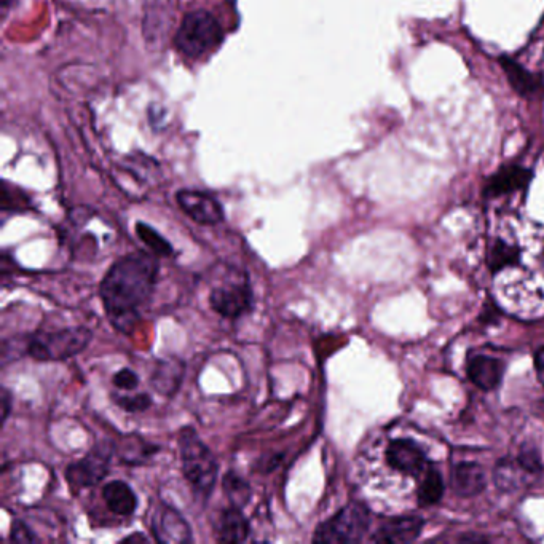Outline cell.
Instances as JSON below:
<instances>
[{"label": "cell", "instance_id": "ac0fdd59", "mask_svg": "<svg viewBox=\"0 0 544 544\" xmlns=\"http://www.w3.org/2000/svg\"><path fill=\"white\" fill-rule=\"evenodd\" d=\"M184 363L176 358H165L158 361L152 374V387L163 396H173L179 390L184 377Z\"/></svg>", "mask_w": 544, "mask_h": 544}, {"label": "cell", "instance_id": "ba28073f", "mask_svg": "<svg viewBox=\"0 0 544 544\" xmlns=\"http://www.w3.org/2000/svg\"><path fill=\"white\" fill-rule=\"evenodd\" d=\"M541 471L537 455L522 454L517 458H506L493 471V481L501 492H516L529 484L533 476Z\"/></svg>", "mask_w": 544, "mask_h": 544}, {"label": "cell", "instance_id": "603a6c76", "mask_svg": "<svg viewBox=\"0 0 544 544\" xmlns=\"http://www.w3.org/2000/svg\"><path fill=\"white\" fill-rule=\"evenodd\" d=\"M115 403L130 414H136V412H144L149 409L152 406V399L146 393H141V395L135 396H117Z\"/></svg>", "mask_w": 544, "mask_h": 544}, {"label": "cell", "instance_id": "7402d4cb", "mask_svg": "<svg viewBox=\"0 0 544 544\" xmlns=\"http://www.w3.org/2000/svg\"><path fill=\"white\" fill-rule=\"evenodd\" d=\"M136 233H138V237L141 238L142 243H144L155 256H171V254H173L174 249L173 246H171L170 241L165 240L157 230L152 229L146 222H138V224H136Z\"/></svg>", "mask_w": 544, "mask_h": 544}, {"label": "cell", "instance_id": "7c38bea8", "mask_svg": "<svg viewBox=\"0 0 544 544\" xmlns=\"http://www.w3.org/2000/svg\"><path fill=\"white\" fill-rule=\"evenodd\" d=\"M500 66L517 95L525 99H537L544 95V80L540 75L533 74L509 56H501Z\"/></svg>", "mask_w": 544, "mask_h": 544}, {"label": "cell", "instance_id": "f1b7e54d", "mask_svg": "<svg viewBox=\"0 0 544 544\" xmlns=\"http://www.w3.org/2000/svg\"><path fill=\"white\" fill-rule=\"evenodd\" d=\"M10 2H12V0H0V5H2V7L4 8H7L8 5H10Z\"/></svg>", "mask_w": 544, "mask_h": 544}, {"label": "cell", "instance_id": "ffe728a7", "mask_svg": "<svg viewBox=\"0 0 544 544\" xmlns=\"http://www.w3.org/2000/svg\"><path fill=\"white\" fill-rule=\"evenodd\" d=\"M442 495H444V481H442L441 473L430 465V468L423 474L422 482L418 484V505L422 508L436 505L441 501Z\"/></svg>", "mask_w": 544, "mask_h": 544}, {"label": "cell", "instance_id": "44dd1931", "mask_svg": "<svg viewBox=\"0 0 544 544\" xmlns=\"http://www.w3.org/2000/svg\"><path fill=\"white\" fill-rule=\"evenodd\" d=\"M222 489H224L225 497L229 498L230 506L243 508L248 503L249 498H251V487L237 473L225 474L224 481H222Z\"/></svg>", "mask_w": 544, "mask_h": 544}, {"label": "cell", "instance_id": "30bf717a", "mask_svg": "<svg viewBox=\"0 0 544 544\" xmlns=\"http://www.w3.org/2000/svg\"><path fill=\"white\" fill-rule=\"evenodd\" d=\"M176 202L182 211L202 225H217L224 221V208L213 195L200 190L184 189L176 194Z\"/></svg>", "mask_w": 544, "mask_h": 544}, {"label": "cell", "instance_id": "83f0119b", "mask_svg": "<svg viewBox=\"0 0 544 544\" xmlns=\"http://www.w3.org/2000/svg\"><path fill=\"white\" fill-rule=\"evenodd\" d=\"M133 540H141V541H147V538L146 537H142V535H135V537H130V538H125V540L123 541H127V543H130V541H133Z\"/></svg>", "mask_w": 544, "mask_h": 544}, {"label": "cell", "instance_id": "7a4b0ae2", "mask_svg": "<svg viewBox=\"0 0 544 544\" xmlns=\"http://www.w3.org/2000/svg\"><path fill=\"white\" fill-rule=\"evenodd\" d=\"M178 447L182 473L198 497L208 500L216 487L219 474L216 457L192 426L182 428Z\"/></svg>", "mask_w": 544, "mask_h": 544}, {"label": "cell", "instance_id": "8992f818", "mask_svg": "<svg viewBox=\"0 0 544 544\" xmlns=\"http://www.w3.org/2000/svg\"><path fill=\"white\" fill-rule=\"evenodd\" d=\"M112 454H114V447L103 442L93 447L85 457L80 458L79 462L72 463L66 471V477L72 489L79 492L103 481L109 473Z\"/></svg>", "mask_w": 544, "mask_h": 544}, {"label": "cell", "instance_id": "4316f807", "mask_svg": "<svg viewBox=\"0 0 544 544\" xmlns=\"http://www.w3.org/2000/svg\"><path fill=\"white\" fill-rule=\"evenodd\" d=\"M10 407H12V396H10L8 390H4L2 391V420H4V423L7 422Z\"/></svg>", "mask_w": 544, "mask_h": 544}, {"label": "cell", "instance_id": "2e32d148", "mask_svg": "<svg viewBox=\"0 0 544 544\" xmlns=\"http://www.w3.org/2000/svg\"><path fill=\"white\" fill-rule=\"evenodd\" d=\"M487 485L484 468L473 462L458 463L450 471V487L458 497H476Z\"/></svg>", "mask_w": 544, "mask_h": 544}, {"label": "cell", "instance_id": "484cf974", "mask_svg": "<svg viewBox=\"0 0 544 544\" xmlns=\"http://www.w3.org/2000/svg\"><path fill=\"white\" fill-rule=\"evenodd\" d=\"M535 371H537L538 380L544 385V347L535 353Z\"/></svg>", "mask_w": 544, "mask_h": 544}, {"label": "cell", "instance_id": "52a82bcc", "mask_svg": "<svg viewBox=\"0 0 544 544\" xmlns=\"http://www.w3.org/2000/svg\"><path fill=\"white\" fill-rule=\"evenodd\" d=\"M253 304V289L246 280L217 286L209 296V305L225 320H238L253 308Z\"/></svg>", "mask_w": 544, "mask_h": 544}, {"label": "cell", "instance_id": "9c48e42d", "mask_svg": "<svg viewBox=\"0 0 544 544\" xmlns=\"http://www.w3.org/2000/svg\"><path fill=\"white\" fill-rule=\"evenodd\" d=\"M385 455L391 470L404 476L420 477L430 468L422 447L412 439H393L388 442Z\"/></svg>", "mask_w": 544, "mask_h": 544}, {"label": "cell", "instance_id": "8fae6325", "mask_svg": "<svg viewBox=\"0 0 544 544\" xmlns=\"http://www.w3.org/2000/svg\"><path fill=\"white\" fill-rule=\"evenodd\" d=\"M152 533L160 543H190L192 530L173 506H158L152 517Z\"/></svg>", "mask_w": 544, "mask_h": 544}, {"label": "cell", "instance_id": "d4e9b609", "mask_svg": "<svg viewBox=\"0 0 544 544\" xmlns=\"http://www.w3.org/2000/svg\"><path fill=\"white\" fill-rule=\"evenodd\" d=\"M12 541L13 543L28 544L37 541L36 535L31 532L28 525L24 522L16 521L12 527Z\"/></svg>", "mask_w": 544, "mask_h": 544}, {"label": "cell", "instance_id": "277c9868", "mask_svg": "<svg viewBox=\"0 0 544 544\" xmlns=\"http://www.w3.org/2000/svg\"><path fill=\"white\" fill-rule=\"evenodd\" d=\"M90 329L66 328L39 332L28 343V355L37 361H64L82 353L91 342Z\"/></svg>", "mask_w": 544, "mask_h": 544}, {"label": "cell", "instance_id": "3957f363", "mask_svg": "<svg viewBox=\"0 0 544 544\" xmlns=\"http://www.w3.org/2000/svg\"><path fill=\"white\" fill-rule=\"evenodd\" d=\"M222 40L224 29L216 16L208 10H195L182 18L181 26L174 37V47L187 60L197 61L214 52L222 44Z\"/></svg>", "mask_w": 544, "mask_h": 544}, {"label": "cell", "instance_id": "e0dca14e", "mask_svg": "<svg viewBox=\"0 0 544 544\" xmlns=\"http://www.w3.org/2000/svg\"><path fill=\"white\" fill-rule=\"evenodd\" d=\"M216 537L221 543H243L249 537V522L241 508L230 506L217 517Z\"/></svg>", "mask_w": 544, "mask_h": 544}, {"label": "cell", "instance_id": "6da1fadb", "mask_svg": "<svg viewBox=\"0 0 544 544\" xmlns=\"http://www.w3.org/2000/svg\"><path fill=\"white\" fill-rule=\"evenodd\" d=\"M158 276V262L147 253H133L115 262L101 281V299L115 328L128 332L149 302Z\"/></svg>", "mask_w": 544, "mask_h": 544}, {"label": "cell", "instance_id": "4fadbf2b", "mask_svg": "<svg viewBox=\"0 0 544 544\" xmlns=\"http://www.w3.org/2000/svg\"><path fill=\"white\" fill-rule=\"evenodd\" d=\"M533 173L524 166H503L500 171L493 174L484 187V195L489 198L503 197L513 194L517 190L525 189L532 181Z\"/></svg>", "mask_w": 544, "mask_h": 544}, {"label": "cell", "instance_id": "9a60e30c", "mask_svg": "<svg viewBox=\"0 0 544 544\" xmlns=\"http://www.w3.org/2000/svg\"><path fill=\"white\" fill-rule=\"evenodd\" d=\"M468 375L476 387L492 391L498 387L505 375V363L501 359L487 355H473L468 359Z\"/></svg>", "mask_w": 544, "mask_h": 544}, {"label": "cell", "instance_id": "cb8c5ba5", "mask_svg": "<svg viewBox=\"0 0 544 544\" xmlns=\"http://www.w3.org/2000/svg\"><path fill=\"white\" fill-rule=\"evenodd\" d=\"M114 382L115 387L119 388V390H125V391H133L138 388L139 385V377L138 374H136L135 371H131V369H120L117 374L114 375Z\"/></svg>", "mask_w": 544, "mask_h": 544}, {"label": "cell", "instance_id": "5b68a950", "mask_svg": "<svg viewBox=\"0 0 544 544\" xmlns=\"http://www.w3.org/2000/svg\"><path fill=\"white\" fill-rule=\"evenodd\" d=\"M371 527V513L366 505L353 501L340 509L336 516L316 529V543H358Z\"/></svg>", "mask_w": 544, "mask_h": 544}, {"label": "cell", "instance_id": "d6986e66", "mask_svg": "<svg viewBox=\"0 0 544 544\" xmlns=\"http://www.w3.org/2000/svg\"><path fill=\"white\" fill-rule=\"evenodd\" d=\"M103 498L107 508L117 516H131L138 508V497L127 482L114 481L104 485Z\"/></svg>", "mask_w": 544, "mask_h": 544}, {"label": "cell", "instance_id": "5bb4252c", "mask_svg": "<svg viewBox=\"0 0 544 544\" xmlns=\"http://www.w3.org/2000/svg\"><path fill=\"white\" fill-rule=\"evenodd\" d=\"M425 522L420 517L407 516L388 519L380 525V529L372 535L374 543H412L422 533Z\"/></svg>", "mask_w": 544, "mask_h": 544}]
</instances>
